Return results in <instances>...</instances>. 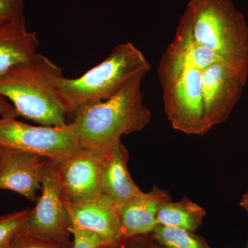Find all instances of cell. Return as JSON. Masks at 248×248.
<instances>
[{
  "mask_svg": "<svg viewBox=\"0 0 248 248\" xmlns=\"http://www.w3.org/2000/svg\"><path fill=\"white\" fill-rule=\"evenodd\" d=\"M248 78V73L222 62L202 71L203 112L209 128L228 120L242 95Z\"/></svg>",
  "mask_w": 248,
  "mask_h": 248,
  "instance_id": "ba28073f",
  "label": "cell"
},
{
  "mask_svg": "<svg viewBox=\"0 0 248 248\" xmlns=\"http://www.w3.org/2000/svg\"><path fill=\"white\" fill-rule=\"evenodd\" d=\"M72 225L97 234L109 246L124 238L118 205L105 194L79 203H66Z\"/></svg>",
  "mask_w": 248,
  "mask_h": 248,
  "instance_id": "8fae6325",
  "label": "cell"
},
{
  "mask_svg": "<svg viewBox=\"0 0 248 248\" xmlns=\"http://www.w3.org/2000/svg\"><path fill=\"white\" fill-rule=\"evenodd\" d=\"M170 200L169 192L155 186L150 192H143L119 205L124 238L151 234L159 224L156 215L160 205Z\"/></svg>",
  "mask_w": 248,
  "mask_h": 248,
  "instance_id": "7c38bea8",
  "label": "cell"
},
{
  "mask_svg": "<svg viewBox=\"0 0 248 248\" xmlns=\"http://www.w3.org/2000/svg\"><path fill=\"white\" fill-rule=\"evenodd\" d=\"M53 165L64 203H82L104 193V155L83 148Z\"/></svg>",
  "mask_w": 248,
  "mask_h": 248,
  "instance_id": "52a82bcc",
  "label": "cell"
},
{
  "mask_svg": "<svg viewBox=\"0 0 248 248\" xmlns=\"http://www.w3.org/2000/svg\"><path fill=\"white\" fill-rule=\"evenodd\" d=\"M101 248H112V246H104V247Z\"/></svg>",
  "mask_w": 248,
  "mask_h": 248,
  "instance_id": "cb8c5ba5",
  "label": "cell"
},
{
  "mask_svg": "<svg viewBox=\"0 0 248 248\" xmlns=\"http://www.w3.org/2000/svg\"><path fill=\"white\" fill-rule=\"evenodd\" d=\"M244 196H245V197H248V191L247 192V193L245 194V195Z\"/></svg>",
  "mask_w": 248,
  "mask_h": 248,
  "instance_id": "d4e9b609",
  "label": "cell"
},
{
  "mask_svg": "<svg viewBox=\"0 0 248 248\" xmlns=\"http://www.w3.org/2000/svg\"><path fill=\"white\" fill-rule=\"evenodd\" d=\"M48 161L29 152L0 146V190L13 191L35 202Z\"/></svg>",
  "mask_w": 248,
  "mask_h": 248,
  "instance_id": "9c48e42d",
  "label": "cell"
},
{
  "mask_svg": "<svg viewBox=\"0 0 248 248\" xmlns=\"http://www.w3.org/2000/svg\"><path fill=\"white\" fill-rule=\"evenodd\" d=\"M61 67L37 54L0 76V96L9 100L16 115L45 126L68 124L57 80Z\"/></svg>",
  "mask_w": 248,
  "mask_h": 248,
  "instance_id": "7a4b0ae2",
  "label": "cell"
},
{
  "mask_svg": "<svg viewBox=\"0 0 248 248\" xmlns=\"http://www.w3.org/2000/svg\"><path fill=\"white\" fill-rule=\"evenodd\" d=\"M24 0H0V23L23 16Z\"/></svg>",
  "mask_w": 248,
  "mask_h": 248,
  "instance_id": "ffe728a7",
  "label": "cell"
},
{
  "mask_svg": "<svg viewBox=\"0 0 248 248\" xmlns=\"http://www.w3.org/2000/svg\"><path fill=\"white\" fill-rule=\"evenodd\" d=\"M32 210L25 209L0 215V248H11L16 235L24 229Z\"/></svg>",
  "mask_w": 248,
  "mask_h": 248,
  "instance_id": "ac0fdd59",
  "label": "cell"
},
{
  "mask_svg": "<svg viewBox=\"0 0 248 248\" xmlns=\"http://www.w3.org/2000/svg\"><path fill=\"white\" fill-rule=\"evenodd\" d=\"M165 113L172 128L187 135H203L210 128L204 116L202 71L173 42L159 62Z\"/></svg>",
  "mask_w": 248,
  "mask_h": 248,
  "instance_id": "277c9868",
  "label": "cell"
},
{
  "mask_svg": "<svg viewBox=\"0 0 248 248\" xmlns=\"http://www.w3.org/2000/svg\"><path fill=\"white\" fill-rule=\"evenodd\" d=\"M71 236L27 231L19 232L10 248H73Z\"/></svg>",
  "mask_w": 248,
  "mask_h": 248,
  "instance_id": "e0dca14e",
  "label": "cell"
},
{
  "mask_svg": "<svg viewBox=\"0 0 248 248\" xmlns=\"http://www.w3.org/2000/svg\"><path fill=\"white\" fill-rule=\"evenodd\" d=\"M185 12L199 43L248 74V25L232 0H190Z\"/></svg>",
  "mask_w": 248,
  "mask_h": 248,
  "instance_id": "5b68a950",
  "label": "cell"
},
{
  "mask_svg": "<svg viewBox=\"0 0 248 248\" xmlns=\"http://www.w3.org/2000/svg\"><path fill=\"white\" fill-rule=\"evenodd\" d=\"M114 248H163L155 243L150 234L138 235L125 238Z\"/></svg>",
  "mask_w": 248,
  "mask_h": 248,
  "instance_id": "44dd1931",
  "label": "cell"
},
{
  "mask_svg": "<svg viewBox=\"0 0 248 248\" xmlns=\"http://www.w3.org/2000/svg\"><path fill=\"white\" fill-rule=\"evenodd\" d=\"M150 235L163 248H212L202 236L164 225L158 224Z\"/></svg>",
  "mask_w": 248,
  "mask_h": 248,
  "instance_id": "2e32d148",
  "label": "cell"
},
{
  "mask_svg": "<svg viewBox=\"0 0 248 248\" xmlns=\"http://www.w3.org/2000/svg\"><path fill=\"white\" fill-rule=\"evenodd\" d=\"M151 68L141 50L126 42L117 45L104 61L79 78L60 77L57 86L67 115L73 116L87 104L110 99L133 80L144 78Z\"/></svg>",
  "mask_w": 248,
  "mask_h": 248,
  "instance_id": "3957f363",
  "label": "cell"
},
{
  "mask_svg": "<svg viewBox=\"0 0 248 248\" xmlns=\"http://www.w3.org/2000/svg\"><path fill=\"white\" fill-rule=\"evenodd\" d=\"M24 230L71 236L72 221L57 186L53 161L49 160L46 166L42 183V195Z\"/></svg>",
  "mask_w": 248,
  "mask_h": 248,
  "instance_id": "30bf717a",
  "label": "cell"
},
{
  "mask_svg": "<svg viewBox=\"0 0 248 248\" xmlns=\"http://www.w3.org/2000/svg\"><path fill=\"white\" fill-rule=\"evenodd\" d=\"M39 46L37 33L27 30L24 16L0 23V76L33 58Z\"/></svg>",
  "mask_w": 248,
  "mask_h": 248,
  "instance_id": "4fadbf2b",
  "label": "cell"
},
{
  "mask_svg": "<svg viewBox=\"0 0 248 248\" xmlns=\"http://www.w3.org/2000/svg\"><path fill=\"white\" fill-rule=\"evenodd\" d=\"M13 115L17 117L12 104L7 99L0 96V117Z\"/></svg>",
  "mask_w": 248,
  "mask_h": 248,
  "instance_id": "7402d4cb",
  "label": "cell"
},
{
  "mask_svg": "<svg viewBox=\"0 0 248 248\" xmlns=\"http://www.w3.org/2000/svg\"><path fill=\"white\" fill-rule=\"evenodd\" d=\"M128 159V150L122 141L104 155L103 191L118 206L143 192L129 173Z\"/></svg>",
  "mask_w": 248,
  "mask_h": 248,
  "instance_id": "5bb4252c",
  "label": "cell"
},
{
  "mask_svg": "<svg viewBox=\"0 0 248 248\" xmlns=\"http://www.w3.org/2000/svg\"><path fill=\"white\" fill-rule=\"evenodd\" d=\"M205 215L206 212L200 205L184 197L179 202L170 200L161 203L156 218L159 224L195 232Z\"/></svg>",
  "mask_w": 248,
  "mask_h": 248,
  "instance_id": "9a60e30c",
  "label": "cell"
},
{
  "mask_svg": "<svg viewBox=\"0 0 248 248\" xmlns=\"http://www.w3.org/2000/svg\"><path fill=\"white\" fill-rule=\"evenodd\" d=\"M73 248H101L109 246L97 234L72 225Z\"/></svg>",
  "mask_w": 248,
  "mask_h": 248,
  "instance_id": "d6986e66",
  "label": "cell"
},
{
  "mask_svg": "<svg viewBox=\"0 0 248 248\" xmlns=\"http://www.w3.org/2000/svg\"><path fill=\"white\" fill-rule=\"evenodd\" d=\"M133 80L113 97L79 108L71 125L84 148L105 155L124 135L141 131L151 121L143 104L141 81Z\"/></svg>",
  "mask_w": 248,
  "mask_h": 248,
  "instance_id": "6da1fadb",
  "label": "cell"
},
{
  "mask_svg": "<svg viewBox=\"0 0 248 248\" xmlns=\"http://www.w3.org/2000/svg\"><path fill=\"white\" fill-rule=\"evenodd\" d=\"M16 118L14 115L0 117V146L29 152L53 162L84 148L69 124L35 126Z\"/></svg>",
  "mask_w": 248,
  "mask_h": 248,
  "instance_id": "8992f818",
  "label": "cell"
},
{
  "mask_svg": "<svg viewBox=\"0 0 248 248\" xmlns=\"http://www.w3.org/2000/svg\"><path fill=\"white\" fill-rule=\"evenodd\" d=\"M240 205L248 213V197L243 196L242 199L240 202Z\"/></svg>",
  "mask_w": 248,
  "mask_h": 248,
  "instance_id": "603a6c76",
  "label": "cell"
},
{
  "mask_svg": "<svg viewBox=\"0 0 248 248\" xmlns=\"http://www.w3.org/2000/svg\"><path fill=\"white\" fill-rule=\"evenodd\" d=\"M246 248H248V246H247V247H246Z\"/></svg>",
  "mask_w": 248,
  "mask_h": 248,
  "instance_id": "484cf974",
  "label": "cell"
}]
</instances>
